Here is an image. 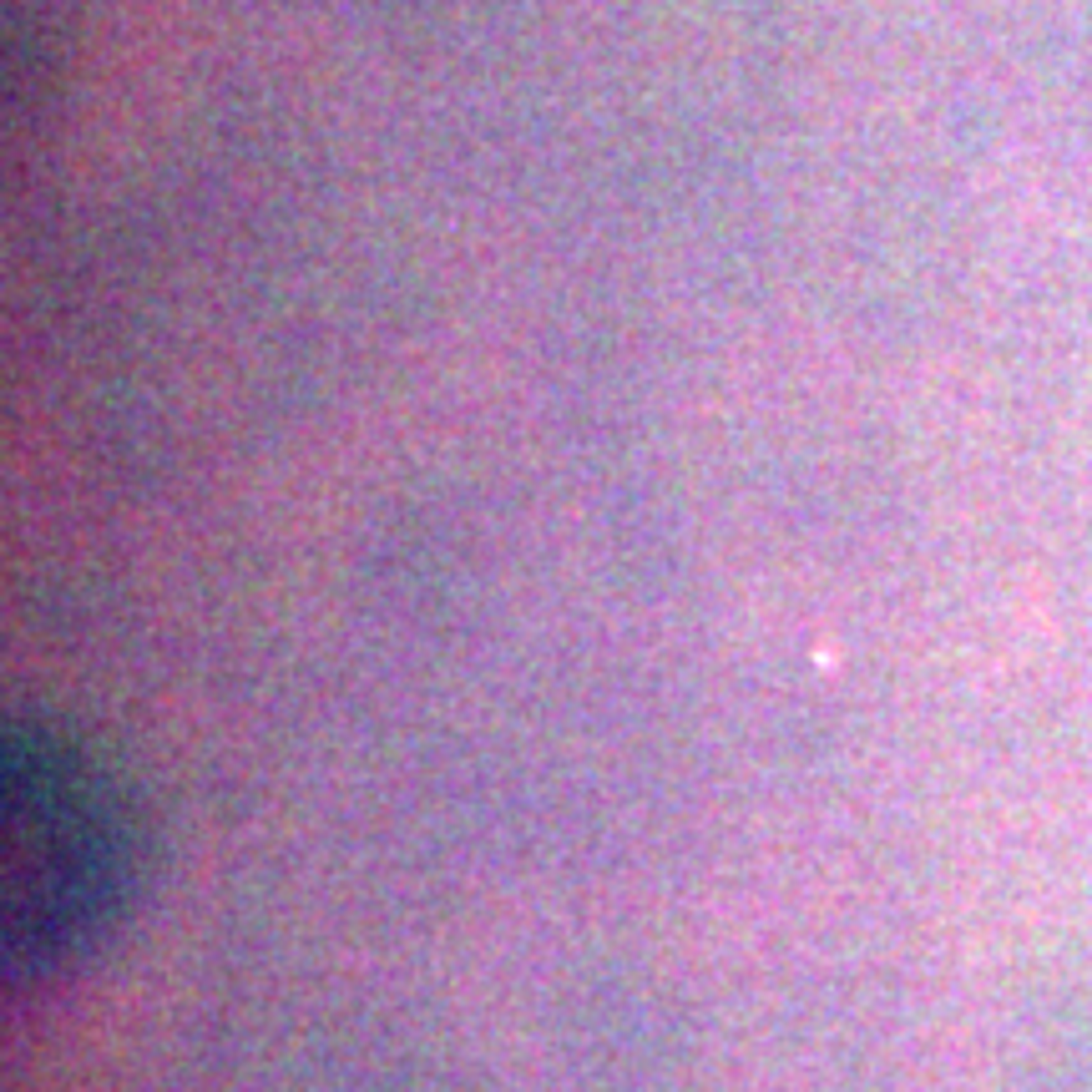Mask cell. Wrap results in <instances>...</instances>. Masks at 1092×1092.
<instances>
[{
    "mask_svg": "<svg viewBox=\"0 0 1092 1092\" xmlns=\"http://www.w3.org/2000/svg\"><path fill=\"white\" fill-rule=\"evenodd\" d=\"M5 956L46 971L117 916L132 880V829L107 779L41 734L5 744Z\"/></svg>",
    "mask_w": 1092,
    "mask_h": 1092,
    "instance_id": "6da1fadb",
    "label": "cell"
}]
</instances>
